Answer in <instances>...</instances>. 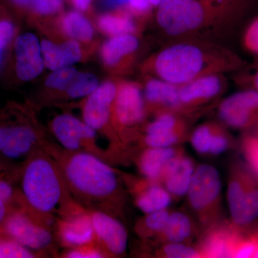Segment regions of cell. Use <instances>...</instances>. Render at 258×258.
Listing matches in <instances>:
<instances>
[{
    "label": "cell",
    "mask_w": 258,
    "mask_h": 258,
    "mask_svg": "<svg viewBox=\"0 0 258 258\" xmlns=\"http://www.w3.org/2000/svg\"><path fill=\"white\" fill-rule=\"evenodd\" d=\"M91 218L95 235L108 252L114 255L124 254L128 245V233L124 226L104 212H93Z\"/></svg>",
    "instance_id": "cell-12"
},
{
    "label": "cell",
    "mask_w": 258,
    "mask_h": 258,
    "mask_svg": "<svg viewBox=\"0 0 258 258\" xmlns=\"http://www.w3.org/2000/svg\"><path fill=\"white\" fill-rule=\"evenodd\" d=\"M212 57L194 44H176L158 54L154 69L158 79L180 86L205 75L215 74Z\"/></svg>",
    "instance_id": "cell-1"
},
{
    "label": "cell",
    "mask_w": 258,
    "mask_h": 258,
    "mask_svg": "<svg viewBox=\"0 0 258 258\" xmlns=\"http://www.w3.org/2000/svg\"><path fill=\"white\" fill-rule=\"evenodd\" d=\"M221 179L215 166L200 164L195 169L187 198L190 208L203 218L218 204L221 194Z\"/></svg>",
    "instance_id": "cell-6"
},
{
    "label": "cell",
    "mask_w": 258,
    "mask_h": 258,
    "mask_svg": "<svg viewBox=\"0 0 258 258\" xmlns=\"http://www.w3.org/2000/svg\"><path fill=\"white\" fill-rule=\"evenodd\" d=\"M15 5L39 15H50L62 9L63 0H12Z\"/></svg>",
    "instance_id": "cell-27"
},
{
    "label": "cell",
    "mask_w": 258,
    "mask_h": 258,
    "mask_svg": "<svg viewBox=\"0 0 258 258\" xmlns=\"http://www.w3.org/2000/svg\"><path fill=\"white\" fill-rule=\"evenodd\" d=\"M5 227L13 240L29 249H45L52 242V235L48 230L35 225L22 214H14L8 217Z\"/></svg>",
    "instance_id": "cell-10"
},
{
    "label": "cell",
    "mask_w": 258,
    "mask_h": 258,
    "mask_svg": "<svg viewBox=\"0 0 258 258\" xmlns=\"http://www.w3.org/2000/svg\"><path fill=\"white\" fill-rule=\"evenodd\" d=\"M15 28L10 21L3 20L0 21V61H1L2 52L14 35Z\"/></svg>",
    "instance_id": "cell-38"
},
{
    "label": "cell",
    "mask_w": 258,
    "mask_h": 258,
    "mask_svg": "<svg viewBox=\"0 0 258 258\" xmlns=\"http://www.w3.org/2000/svg\"><path fill=\"white\" fill-rule=\"evenodd\" d=\"M52 129L61 145L71 152L79 150L84 142L93 141L96 137V130L69 114L56 117Z\"/></svg>",
    "instance_id": "cell-13"
},
{
    "label": "cell",
    "mask_w": 258,
    "mask_h": 258,
    "mask_svg": "<svg viewBox=\"0 0 258 258\" xmlns=\"http://www.w3.org/2000/svg\"><path fill=\"white\" fill-rule=\"evenodd\" d=\"M64 173L75 191L87 198H108L118 190L115 171L89 153H76L70 158Z\"/></svg>",
    "instance_id": "cell-2"
},
{
    "label": "cell",
    "mask_w": 258,
    "mask_h": 258,
    "mask_svg": "<svg viewBox=\"0 0 258 258\" xmlns=\"http://www.w3.org/2000/svg\"><path fill=\"white\" fill-rule=\"evenodd\" d=\"M103 254L96 249L76 248L68 252L67 257L69 258H100Z\"/></svg>",
    "instance_id": "cell-39"
},
{
    "label": "cell",
    "mask_w": 258,
    "mask_h": 258,
    "mask_svg": "<svg viewBox=\"0 0 258 258\" xmlns=\"http://www.w3.org/2000/svg\"><path fill=\"white\" fill-rule=\"evenodd\" d=\"M116 91L117 86L110 81L98 86L83 106V121L96 131L104 127L111 117Z\"/></svg>",
    "instance_id": "cell-9"
},
{
    "label": "cell",
    "mask_w": 258,
    "mask_h": 258,
    "mask_svg": "<svg viewBox=\"0 0 258 258\" xmlns=\"http://www.w3.org/2000/svg\"><path fill=\"white\" fill-rule=\"evenodd\" d=\"M138 2L139 0H103V3L110 8H118L124 7L128 11H130Z\"/></svg>",
    "instance_id": "cell-40"
},
{
    "label": "cell",
    "mask_w": 258,
    "mask_h": 258,
    "mask_svg": "<svg viewBox=\"0 0 258 258\" xmlns=\"http://www.w3.org/2000/svg\"><path fill=\"white\" fill-rule=\"evenodd\" d=\"M77 74L76 69L70 66L56 70L47 77L45 84L52 89L66 91Z\"/></svg>",
    "instance_id": "cell-30"
},
{
    "label": "cell",
    "mask_w": 258,
    "mask_h": 258,
    "mask_svg": "<svg viewBox=\"0 0 258 258\" xmlns=\"http://www.w3.org/2000/svg\"><path fill=\"white\" fill-rule=\"evenodd\" d=\"M222 79L217 74H208L179 86L181 106H194L218 96L222 91Z\"/></svg>",
    "instance_id": "cell-15"
},
{
    "label": "cell",
    "mask_w": 258,
    "mask_h": 258,
    "mask_svg": "<svg viewBox=\"0 0 258 258\" xmlns=\"http://www.w3.org/2000/svg\"><path fill=\"white\" fill-rule=\"evenodd\" d=\"M138 47V39L133 34L113 36L102 47V59L106 66L113 67L119 63L123 57L134 53Z\"/></svg>",
    "instance_id": "cell-21"
},
{
    "label": "cell",
    "mask_w": 258,
    "mask_h": 258,
    "mask_svg": "<svg viewBox=\"0 0 258 258\" xmlns=\"http://www.w3.org/2000/svg\"><path fill=\"white\" fill-rule=\"evenodd\" d=\"M192 232L193 224L189 217L184 212H174L169 215L159 237L166 243H184L191 237Z\"/></svg>",
    "instance_id": "cell-23"
},
{
    "label": "cell",
    "mask_w": 258,
    "mask_h": 258,
    "mask_svg": "<svg viewBox=\"0 0 258 258\" xmlns=\"http://www.w3.org/2000/svg\"><path fill=\"white\" fill-rule=\"evenodd\" d=\"M1 243H2V242H1V241H0V246H1Z\"/></svg>",
    "instance_id": "cell-48"
},
{
    "label": "cell",
    "mask_w": 258,
    "mask_h": 258,
    "mask_svg": "<svg viewBox=\"0 0 258 258\" xmlns=\"http://www.w3.org/2000/svg\"><path fill=\"white\" fill-rule=\"evenodd\" d=\"M171 198L172 197L164 186L150 181V184L139 194L136 204L141 211L147 215L167 209Z\"/></svg>",
    "instance_id": "cell-22"
},
{
    "label": "cell",
    "mask_w": 258,
    "mask_h": 258,
    "mask_svg": "<svg viewBox=\"0 0 258 258\" xmlns=\"http://www.w3.org/2000/svg\"><path fill=\"white\" fill-rule=\"evenodd\" d=\"M208 17L206 7L199 0H163L158 6V24L173 36L201 28Z\"/></svg>",
    "instance_id": "cell-5"
},
{
    "label": "cell",
    "mask_w": 258,
    "mask_h": 258,
    "mask_svg": "<svg viewBox=\"0 0 258 258\" xmlns=\"http://www.w3.org/2000/svg\"><path fill=\"white\" fill-rule=\"evenodd\" d=\"M23 190L29 205L42 213L52 212L62 198L57 171L45 158H36L29 163L23 174Z\"/></svg>",
    "instance_id": "cell-3"
},
{
    "label": "cell",
    "mask_w": 258,
    "mask_h": 258,
    "mask_svg": "<svg viewBox=\"0 0 258 258\" xmlns=\"http://www.w3.org/2000/svg\"><path fill=\"white\" fill-rule=\"evenodd\" d=\"M231 219L238 228L247 227L258 217V176L250 166L237 164L227 185Z\"/></svg>",
    "instance_id": "cell-4"
},
{
    "label": "cell",
    "mask_w": 258,
    "mask_h": 258,
    "mask_svg": "<svg viewBox=\"0 0 258 258\" xmlns=\"http://www.w3.org/2000/svg\"><path fill=\"white\" fill-rule=\"evenodd\" d=\"M230 146V139L224 133V131L215 127L209 154L214 156L220 155L225 152Z\"/></svg>",
    "instance_id": "cell-36"
},
{
    "label": "cell",
    "mask_w": 258,
    "mask_h": 258,
    "mask_svg": "<svg viewBox=\"0 0 258 258\" xmlns=\"http://www.w3.org/2000/svg\"><path fill=\"white\" fill-rule=\"evenodd\" d=\"M243 149L249 166L258 176V135L244 139Z\"/></svg>",
    "instance_id": "cell-35"
},
{
    "label": "cell",
    "mask_w": 258,
    "mask_h": 258,
    "mask_svg": "<svg viewBox=\"0 0 258 258\" xmlns=\"http://www.w3.org/2000/svg\"><path fill=\"white\" fill-rule=\"evenodd\" d=\"M181 130L182 128L178 118L169 112H164L148 125L147 135L168 134Z\"/></svg>",
    "instance_id": "cell-28"
},
{
    "label": "cell",
    "mask_w": 258,
    "mask_h": 258,
    "mask_svg": "<svg viewBox=\"0 0 258 258\" xmlns=\"http://www.w3.org/2000/svg\"><path fill=\"white\" fill-rule=\"evenodd\" d=\"M169 215H170V213L166 209L147 214L143 222L144 229H145L147 235H160L165 227Z\"/></svg>",
    "instance_id": "cell-31"
},
{
    "label": "cell",
    "mask_w": 258,
    "mask_h": 258,
    "mask_svg": "<svg viewBox=\"0 0 258 258\" xmlns=\"http://www.w3.org/2000/svg\"><path fill=\"white\" fill-rule=\"evenodd\" d=\"M98 27L103 33L110 36L132 34L136 30L133 19L124 11L114 12L101 15L98 19Z\"/></svg>",
    "instance_id": "cell-25"
},
{
    "label": "cell",
    "mask_w": 258,
    "mask_h": 258,
    "mask_svg": "<svg viewBox=\"0 0 258 258\" xmlns=\"http://www.w3.org/2000/svg\"><path fill=\"white\" fill-rule=\"evenodd\" d=\"M254 257H258V249L257 252H256L255 254H254Z\"/></svg>",
    "instance_id": "cell-47"
},
{
    "label": "cell",
    "mask_w": 258,
    "mask_h": 258,
    "mask_svg": "<svg viewBox=\"0 0 258 258\" xmlns=\"http://www.w3.org/2000/svg\"><path fill=\"white\" fill-rule=\"evenodd\" d=\"M34 254L30 249L12 240L2 242L0 258H31Z\"/></svg>",
    "instance_id": "cell-34"
},
{
    "label": "cell",
    "mask_w": 258,
    "mask_h": 258,
    "mask_svg": "<svg viewBox=\"0 0 258 258\" xmlns=\"http://www.w3.org/2000/svg\"><path fill=\"white\" fill-rule=\"evenodd\" d=\"M254 89L258 92V69L257 72L255 73L253 79Z\"/></svg>",
    "instance_id": "cell-44"
},
{
    "label": "cell",
    "mask_w": 258,
    "mask_h": 258,
    "mask_svg": "<svg viewBox=\"0 0 258 258\" xmlns=\"http://www.w3.org/2000/svg\"><path fill=\"white\" fill-rule=\"evenodd\" d=\"M16 72L19 79L28 81L35 79L43 71L41 45L32 33L20 35L15 42Z\"/></svg>",
    "instance_id": "cell-11"
},
{
    "label": "cell",
    "mask_w": 258,
    "mask_h": 258,
    "mask_svg": "<svg viewBox=\"0 0 258 258\" xmlns=\"http://www.w3.org/2000/svg\"><path fill=\"white\" fill-rule=\"evenodd\" d=\"M219 115L230 128L244 130L258 123V92L247 90L234 93L220 103Z\"/></svg>",
    "instance_id": "cell-7"
},
{
    "label": "cell",
    "mask_w": 258,
    "mask_h": 258,
    "mask_svg": "<svg viewBox=\"0 0 258 258\" xmlns=\"http://www.w3.org/2000/svg\"><path fill=\"white\" fill-rule=\"evenodd\" d=\"M195 169L193 161L181 153L167 164L161 181L172 198H180L186 195Z\"/></svg>",
    "instance_id": "cell-14"
},
{
    "label": "cell",
    "mask_w": 258,
    "mask_h": 258,
    "mask_svg": "<svg viewBox=\"0 0 258 258\" xmlns=\"http://www.w3.org/2000/svg\"><path fill=\"white\" fill-rule=\"evenodd\" d=\"M161 255L168 258H194L203 257L198 249L184 243L167 242L161 249Z\"/></svg>",
    "instance_id": "cell-32"
},
{
    "label": "cell",
    "mask_w": 258,
    "mask_h": 258,
    "mask_svg": "<svg viewBox=\"0 0 258 258\" xmlns=\"http://www.w3.org/2000/svg\"><path fill=\"white\" fill-rule=\"evenodd\" d=\"M181 135L182 130L157 135H146L145 143L149 147H172L179 142Z\"/></svg>",
    "instance_id": "cell-33"
},
{
    "label": "cell",
    "mask_w": 258,
    "mask_h": 258,
    "mask_svg": "<svg viewBox=\"0 0 258 258\" xmlns=\"http://www.w3.org/2000/svg\"><path fill=\"white\" fill-rule=\"evenodd\" d=\"M215 127L212 124H204L198 127L193 132L191 146L199 154H209Z\"/></svg>",
    "instance_id": "cell-29"
},
{
    "label": "cell",
    "mask_w": 258,
    "mask_h": 258,
    "mask_svg": "<svg viewBox=\"0 0 258 258\" xmlns=\"http://www.w3.org/2000/svg\"><path fill=\"white\" fill-rule=\"evenodd\" d=\"M243 43L247 50L258 55V18L247 27L244 32Z\"/></svg>",
    "instance_id": "cell-37"
},
{
    "label": "cell",
    "mask_w": 258,
    "mask_h": 258,
    "mask_svg": "<svg viewBox=\"0 0 258 258\" xmlns=\"http://www.w3.org/2000/svg\"><path fill=\"white\" fill-rule=\"evenodd\" d=\"M144 98L150 104L170 109L181 108L179 86L160 79L149 80L144 90Z\"/></svg>",
    "instance_id": "cell-20"
},
{
    "label": "cell",
    "mask_w": 258,
    "mask_h": 258,
    "mask_svg": "<svg viewBox=\"0 0 258 258\" xmlns=\"http://www.w3.org/2000/svg\"><path fill=\"white\" fill-rule=\"evenodd\" d=\"M13 188L7 181L0 180V200L6 203L13 196Z\"/></svg>",
    "instance_id": "cell-41"
},
{
    "label": "cell",
    "mask_w": 258,
    "mask_h": 258,
    "mask_svg": "<svg viewBox=\"0 0 258 258\" xmlns=\"http://www.w3.org/2000/svg\"><path fill=\"white\" fill-rule=\"evenodd\" d=\"M98 86V79L94 75L78 73L66 91L71 98H82L91 95Z\"/></svg>",
    "instance_id": "cell-26"
},
{
    "label": "cell",
    "mask_w": 258,
    "mask_h": 258,
    "mask_svg": "<svg viewBox=\"0 0 258 258\" xmlns=\"http://www.w3.org/2000/svg\"><path fill=\"white\" fill-rule=\"evenodd\" d=\"M73 5L79 11L84 12L88 9L92 0H71Z\"/></svg>",
    "instance_id": "cell-42"
},
{
    "label": "cell",
    "mask_w": 258,
    "mask_h": 258,
    "mask_svg": "<svg viewBox=\"0 0 258 258\" xmlns=\"http://www.w3.org/2000/svg\"><path fill=\"white\" fill-rule=\"evenodd\" d=\"M61 26L64 33L76 41H90L94 34L92 25L80 12H70L64 15L61 20Z\"/></svg>",
    "instance_id": "cell-24"
},
{
    "label": "cell",
    "mask_w": 258,
    "mask_h": 258,
    "mask_svg": "<svg viewBox=\"0 0 258 258\" xmlns=\"http://www.w3.org/2000/svg\"><path fill=\"white\" fill-rule=\"evenodd\" d=\"M251 235L252 236V237H254V240H256V242H257V243L258 244V227L257 230H256L255 232H253V233L251 234Z\"/></svg>",
    "instance_id": "cell-46"
},
{
    "label": "cell",
    "mask_w": 258,
    "mask_h": 258,
    "mask_svg": "<svg viewBox=\"0 0 258 258\" xmlns=\"http://www.w3.org/2000/svg\"><path fill=\"white\" fill-rule=\"evenodd\" d=\"M5 215H6V207L5 203L0 200V225L5 220Z\"/></svg>",
    "instance_id": "cell-43"
},
{
    "label": "cell",
    "mask_w": 258,
    "mask_h": 258,
    "mask_svg": "<svg viewBox=\"0 0 258 258\" xmlns=\"http://www.w3.org/2000/svg\"><path fill=\"white\" fill-rule=\"evenodd\" d=\"M179 153L174 147H149L139 160L142 174L151 182L157 183L167 164Z\"/></svg>",
    "instance_id": "cell-18"
},
{
    "label": "cell",
    "mask_w": 258,
    "mask_h": 258,
    "mask_svg": "<svg viewBox=\"0 0 258 258\" xmlns=\"http://www.w3.org/2000/svg\"><path fill=\"white\" fill-rule=\"evenodd\" d=\"M36 139V134L28 126H0V153L10 159L23 157L31 150Z\"/></svg>",
    "instance_id": "cell-16"
},
{
    "label": "cell",
    "mask_w": 258,
    "mask_h": 258,
    "mask_svg": "<svg viewBox=\"0 0 258 258\" xmlns=\"http://www.w3.org/2000/svg\"><path fill=\"white\" fill-rule=\"evenodd\" d=\"M60 235L64 243L73 247H83L92 241L95 235L91 216L79 215L62 223Z\"/></svg>",
    "instance_id": "cell-19"
},
{
    "label": "cell",
    "mask_w": 258,
    "mask_h": 258,
    "mask_svg": "<svg viewBox=\"0 0 258 258\" xmlns=\"http://www.w3.org/2000/svg\"><path fill=\"white\" fill-rule=\"evenodd\" d=\"M113 110L120 125L134 126L142 122L145 115V106L140 88L135 83H120L117 87Z\"/></svg>",
    "instance_id": "cell-8"
},
{
    "label": "cell",
    "mask_w": 258,
    "mask_h": 258,
    "mask_svg": "<svg viewBox=\"0 0 258 258\" xmlns=\"http://www.w3.org/2000/svg\"><path fill=\"white\" fill-rule=\"evenodd\" d=\"M41 50L44 63L51 71L69 67L79 62L82 57L79 43L74 40L60 45H56L48 40H43L41 43Z\"/></svg>",
    "instance_id": "cell-17"
},
{
    "label": "cell",
    "mask_w": 258,
    "mask_h": 258,
    "mask_svg": "<svg viewBox=\"0 0 258 258\" xmlns=\"http://www.w3.org/2000/svg\"><path fill=\"white\" fill-rule=\"evenodd\" d=\"M163 0H150L152 6L158 7Z\"/></svg>",
    "instance_id": "cell-45"
}]
</instances>
